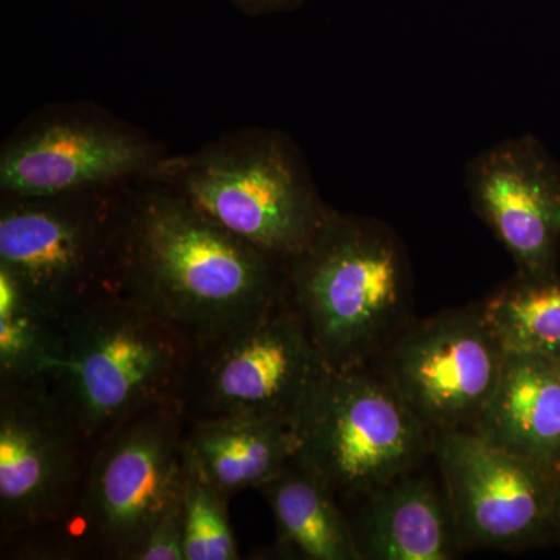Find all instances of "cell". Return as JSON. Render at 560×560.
Instances as JSON below:
<instances>
[{"label": "cell", "instance_id": "6da1fadb", "mask_svg": "<svg viewBox=\"0 0 560 560\" xmlns=\"http://www.w3.org/2000/svg\"><path fill=\"white\" fill-rule=\"evenodd\" d=\"M120 294L198 346L282 301L285 267L145 175L125 197Z\"/></svg>", "mask_w": 560, "mask_h": 560}, {"label": "cell", "instance_id": "7a4b0ae2", "mask_svg": "<svg viewBox=\"0 0 560 560\" xmlns=\"http://www.w3.org/2000/svg\"><path fill=\"white\" fill-rule=\"evenodd\" d=\"M283 267L289 300L334 370L374 364L412 320L410 261L382 221L330 209Z\"/></svg>", "mask_w": 560, "mask_h": 560}, {"label": "cell", "instance_id": "3957f363", "mask_svg": "<svg viewBox=\"0 0 560 560\" xmlns=\"http://www.w3.org/2000/svg\"><path fill=\"white\" fill-rule=\"evenodd\" d=\"M187 418L180 400L139 412L92 448L79 499L60 528L25 541L14 559L132 560L183 497Z\"/></svg>", "mask_w": 560, "mask_h": 560}, {"label": "cell", "instance_id": "277c9868", "mask_svg": "<svg viewBox=\"0 0 560 560\" xmlns=\"http://www.w3.org/2000/svg\"><path fill=\"white\" fill-rule=\"evenodd\" d=\"M147 176L282 261L311 243L331 209L294 147L276 132H241L195 153L162 156Z\"/></svg>", "mask_w": 560, "mask_h": 560}, {"label": "cell", "instance_id": "5b68a950", "mask_svg": "<svg viewBox=\"0 0 560 560\" xmlns=\"http://www.w3.org/2000/svg\"><path fill=\"white\" fill-rule=\"evenodd\" d=\"M61 324L55 377L92 448L132 416L179 400L195 345L156 313L119 293Z\"/></svg>", "mask_w": 560, "mask_h": 560}, {"label": "cell", "instance_id": "8992f818", "mask_svg": "<svg viewBox=\"0 0 560 560\" xmlns=\"http://www.w3.org/2000/svg\"><path fill=\"white\" fill-rule=\"evenodd\" d=\"M130 184L16 197L0 208V268L57 319L120 293L121 226Z\"/></svg>", "mask_w": 560, "mask_h": 560}, {"label": "cell", "instance_id": "52a82bcc", "mask_svg": "<svg viewBox=\"0 0 560 560\" xmlns=\"http://www.w3.org/2000/svg\"><path fill=\"white\" fill-rule=\"evenodd\" d=\"M296 456L342 508L419 469L434 434L375 364L327 368L296 425Z\"/></svg>", "mask_w": 560, "mask_h": 560}, {"label": "cell", "instance_id": "ba28073f", "mask_svg": "<svg viewBox=\"0 0 560 560\" xmlns=\"http://www.w3.org/2000/svg\"><path fill=\"white\" fill-rule=\"evenodd\" d=\"M327 368L287 294L237 329L195 346L179 400L187 422L267 419L296 427Z\"/></svg>", "mask_w": 560, "mask_h": 560}, {"label": "cell", "instance_id": "9c48e42d", "mask_svg": "<svg viewBox=\"0 0 560 560\" xmlns=\"http://www.w3.org/2000/svg\"><path fill=\"white\" fill-rule=\"evenodd\" d=\"M91 455L55 375L0 381L2 558L60 528L79 499Z\"/></svg>", "mask_w": 560, "mask_h": 560}, {"label": "cell", "instance_id": "30bf717a", "mask_svg": "<svg viewBox=\"0 0 560 560\" xmlns=\"http://www.w3.org/2000/svg\"><path fill=\"white\" fill-rule=\"evenodd\" d=\"M506 355L478 304L412 319L374 364L436 436L475 429Z\"/></svg>", "mask_w": 560, "mask_h": 560}, {"label": "cell", "instance_id": "8fae6325", "mask_svg": "<svg viewBox=\"0 0 560 560\" xmlns=\"http://www.w3.org/2000/svg\"><path fill=\"white\" fill-rule=\"evenodd\" d=\"M433 455L466 548L522 551L555 541L558 475L474 430L436 434Z\"/></svg>", "mask_w": 560, "mask_h": 560}, {"label": "cell", "instance_id": "7c38bea8", "mask_svg": "<svg viewBox=\"0 0 560 560\" xmlns=\"http://www.w3.org/2000/svg\"><path fill=\"white\" fill-rule=\"evenodd\" d=\"M471 205L511 254L518 276H558L560 168L533 138L504 140L475 158Z\"/></svg>", "mask_w": 560, "mask_h": 560}, {"label": "cell", "instance_id": "4fadbf2b", "mask_svg": "<svg viewBox=\"0 0 560 560\" xmlns=\"http://www.w3.org/2000/svg\"><path fill=\"white\" fill-rule=\"evenodd\" d=\"M162 156L153 143L127 128L54 119L7 143L0 189L16 197H50L125 186L149 175Z\"/></svg>", "mask_w": 560, "mask_h": 560}, {"label": "cell", "instance_id": "5bb4252c", "mask_svg": "<svg viewBox=\"0 0 560 560\" xmlns=\"http://www.w3.org/2000/svg\"><path fill=\"white\" fill-rule=\"evenodd\" d=\"M348 510L361 560H451L466 548L444 485L419 469Z\"/></svg>", "mask_w": 560, "mask_h": 560}, {"label": "cell", "instance_id": "9a60e30c", "mask_svg": "<svg viewBox=\"0 0 560 560\" xmlns=\"http://www.w3.org/2000/svg\"><path fill=\"white\" fill-rule=\"evenodd\" d=\"M474 431L560 477V360L508 353Z\"/></svg>", "mask_w": 560, "mask_h": 560}, {"label": "cell", "instance_id": "2e32d148", "mask_svg": "<svg viewBox=\"0 0 560 560\" xmlns=\"http://www.w3.org/2000/svg\"><path fill=\"white\" fill-rule=\"evenodd\" d=\"M296 427L267 419L187 422L186 451L224 495L259 489L296 456Z\"/></svg>", "mask_w": 560, "mask_h": 560}, {"label": "cell", "instance_id": "e0dca14e", "mask_svg": "<svg viewBox=\"0 0 560 560\" xmlns=\"http://www.w3.org/2000/svg\"><path fill=\"white\" fill-rule=\"evenodd\" d=\"M278 529L279 555L305 560H361L348 512L298 456L259 489Z\"/></svg>", "mask_w": 560, "mask_h": 560}, {"label": "cell", "instance_id": "ac0fdd59", "mask_svg": "<svg viewBox=\"0 0 560 560\" xmlns=\"http://www.w3.org/2000/svg\"><path fill=\"white\" fill-rule=\"evenodd\" d=\"M506 353L560 360V280L521 278L482 302Z\"/></svg>", "mask_w": 560, "mask_h": 560}, {"label": "cell", "instance_id": "d6986e66", "mask_svg": "<svg viewBox=\"0 0 560 560\" xmlns=\"http://www.w3.org/2000/svg\"><path fill=\"white\" fill-rule=\"evenodd\" d=\"M62 324L0 268V381L55 375L61 368Z\"/></svg>", "mask_w": 560, "mask_h": 560}, {"label": "cell", "instance_id": "ffe728a7", "mask_svg": "<svg viewBox=\"0 0 560 560\" xmlns=\"http://www.w3.org/2000/svg\"><path fill=\"white\" fill-rule=\"evenodd\" d=\"M230 501V497L208 480L186 451L183 489L186 560L241 558L228 511Z\"/></svg>", "mask_w": 560, "mask_h": 560}, {"label": "cell", "instance_id": "44dd1931", "mask_svg": "<svg viewBox=\"0 0 560 560\" xmlns=\"http://www.w3.org/2000/svg\"><path fill=\"white\" fill-rule=\"evenodd\" d=\"M132 560H186L183 497L151 528Z\"/></svg>", "mask_w": 560, "mask_h": 560}, {"label": "cell", "instance_id": "7402d4cb", "mask_svg": "<svg viewBox=\"0 0 560 560\" xmlns=\"http://www.w3.org/2000/svg\"><path fill=\"white\" fill-rule=\"evenodd\" d=\"M555 541H560V490H559L558 506H556Z\"/></svg>", "mask_w": 560, "mask_h": 560}, {"label": "cell", "instance_id": "603a6c76", "mask_svg": "<svg viewBox=\"0 0 560 560\" xmlns=\"http://www.w3.org/2000/svg\"><path fill=\"white\" fill-rule=\"evenodd\" d=\"M245 2L267 3V5H270V3H276V5H280V3L293 2V0H245Z\"/></svg>", "mask_w": 560, "mask_h": 560}]
</instances>
